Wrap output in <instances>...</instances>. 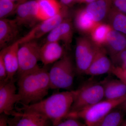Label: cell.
<instances>
[{"label": "cell", "mask_w": 126, "mask_h": 126, "mask_svg": "<svg viewBox=\"0 0 126 126\" xmlns=\"http://www.w3.org/2000/svg\"><path fill=\"white\" fill-rule=\"evenodd\" d=\"M124 113L118 109H115L95 126H120L124 119Z\"/></svg>", "instance_id": "cb8c5ba5"}, {"label": "cell", "mask_w": 126, "mask_h": 126, "mask_svg": "<svg viewBox=\"0 0 126 126\" xmlns=\"http://www.w3.org/2000/svg\"><path fill=\"white\" fill-rule=\"evenodd\" d=\"M117 108L121 110L125 113L126 112V99Z\"/></svg>", "instance_id": "1f68e13d"}, {"label": "cell", "mask_w": 126, "mask_h": 126, "mask_svg": "<svg viewBox=\"0 0 126 126\" xmlns=\"http://www.w3.org/2000/svg\"><path fill=\"white\" fill-rule=\"evenodd\" d=\"M73 36L72 23L66 18L48 34L46 41H62L65 47H69L72 43Z\"/></svg>", "instance_id": "5bb4252c"}, {"label": "cell", "mask_w": 126, "mask_h": 126, "mask_svg": "<svg viewBox=\"0 0 126 126\" xmlns=\"http://www.w3.org/2000/svg\"><path fill=\"white\" fill-rule=\"evenodd\" d=\"M55 126H87L85 123L79 121L78 119L68 118L63 119Z\"/></svg>", "instance_id": "83f0119b"}, {"label": "cell", "mask_w": 126, "mask_h": 126, "mask_svg": "<svg viewBox=\"0 0 126 126\" xmlns=\"http://www.w3.org/2000/svg\"><path fill=\"white\" fill-rule=\"evenodd\" d=\"M113 65L126 69V49L111 58Z\"/></svg>", "instance_id": "484cf974"}, {"label": "cell", "mask_w": 126, "mask_h": 126, "mask_svg": "<svg viewBox=\"0 0 126 126\" xmlns=\"http://www.w3.org/2000/svg\"><path fill=\"white\" fill-rule=\"evenodd\" d=\"M107 54L106 49L102 47H98L92 63L85 74L98 76L110 73L112 64L108 57Z\"/></svg>", "instance_id": "8fae6325"}, {"label": "cell", "mask_w": 126, "mask_h": 126, "mask_svg": "<svg viewBox=\"0 0 126 126\" xmlns=\"http://www.w3.org/2000/svg\"><path fill=\"white\" fill-rule=\"evenodd\" d=\"M20 45L19 39L1 50L3 55L7 77L6 81L14 79V76L19 69L18 50Z\"/></svg>", "instance_id": "7c38bea8"}, {"label": "cell", "mask_w": 126, "mask_h": 126, "mask_svg": "<svg viewBox=\"0 0 126 126\" xmlns=\"http://www.w3.org/2000/svg\"><path fill=\"white\" fill-rule=\"evenodd\" d=\"M18 93L22 105H29L40 101L50 89L49 71L39 66L18 77Z\"/></svg>", "instance_id": "7a4b0ae2"}, {"label": "cell", "mask_w": 126, "mask_h": 126, "mask_svg": "<svg viewBox=\"0 0 126 126\" xmlns=\"http://www.w3.org/2000/svg\"><path fill=\"white\" fill-rule=\"evenodd\" d=\"M74 95V90L57 92L36 103L22 105L21 107L16 108V110L43 115L55 126L65 119L70 112Z\"/></svg>", "instance_id": "6da1fadb"}, {"label": "cell", "mask_w": 126, "mask_h": 126, "mask_svg": "<svg viewBox=\"0 0 126 126\" xmlns=\"http://www.w3.org/2000/svg\"><path fill=\"white\" fill-rule=\"evenodd\" d=\"M15 19L6 18L0 20V48L7 47L16 38L18 34L19 26Z\"/></svg>", "instance_id": "2e32d148"}, {"label": "cell", "mask_w": 126, "mask_h": 126, "mask_svg": "<svg viewBox=\"0 0 126 126\" xmlns=\"http://www.w3.org/2000/svg\"><path fill=\"white\" fill-rule=\"evenodd\" d=\"M74 93L73 102L69 113L79 111L104 98L103 88L100 82L89 81L74 90Z\"/></svg>", "instance_id": "5b68a950"}, {"label": "cell", "mask_w": 126, "mask_h": 126, "mask_svg": "<svg viewBox=\"0 0 126 126\" xmlns=\"http://www.w3.org/2000/svg\"><path fill=\"white\" fill-rule=\"evenodd\" d=\"M74 0H61V2L63 4L65 5L70 4Z\"/></svg>", "instance_id": "d6a6232c"}, {"label": "cell", "mask_w": 126, "mask_h": 126, "mask_svg": "<svg viewBox=\"0 0 126 126\" xmlns=\"http://www.w3.org/2000/svg\"><path fill=\"white\" fill-rule=\"evenodd\" d=\"M15 79L0 82V113L8 115L14 111L15 106L20 97L15 84Z\"/></svg>", "instance_id": "ba28073f"}, {"label": "cell", "mask_w": 126, "mask_h": 126, "mask_svg": "<svg viewBox=\"0 0 126 126\" xmlns=\"http://www.w3.org/2000/svg\"><path fill=\"white\" fill-rule=\"evenodd\" d=\"M75 69L71 57L64 55L53 64L49 71L50 89H69L72 87Z\"/></svg>", "instance_id": "277c9868"}, {"label": "cell", "mask_w": 126, "mask_h": 126, "mask_svg": "<svg viewBox=\"0 0 126 126\" xmlns=\"http://www.w3.org/2000/svg\"><path fill=\"white\" fill-rule=\"evenodd\" d=\"M40 46L35 40L20 44L18 50V77L30 72L39 67Z\"/></svg>", "instance_id": "8992f818"}, {"label": "cell", "mask_w": 126, "mask_h": 126, "mask_svg": "<svg viewBox=\"0 0 126 126\" xmlns=\"http://www.w3.org/2000/svg\"><path fill=\"white\" fill-rule=\"evenodd\" d=\"M112 29L126 36V15L112 7L107 18Z\"/></svg>", "instance_id": "7402d4cb"}, {"label": "cell", "mask_w": 126, "mask_h": 126, "mask_svg": "<svg viewBox=\"0 0 126 126\" xmlns=\"http://www.w3.org/2000/svg\"><path fill=\"white\" fill-rule=\"evenodd\" d=\"M66 14L63 10L62 12L58 15L41 21L35 26L26 35L19 39L20 44L27 41L35 40L46 34L49 33L66 19Z\"/></svg>", "instance_id": "9c48e42d"}, {"label": "cell", "mask_w": 126, "mask_h": 126, "mask_svg": "<svg viewBox=\"0 0 126 126\" xmlns=\"http://www.w3.org/2000/svg\"><path fill=\"white\" fill-rule=\"evenodd\" d=\"M8 115L4 113L0 114V126H11L8 122Z\"/></svg>", "instance_id": "4dcf8cb0"}, {"label": "cell", "mask_w": 126, "mask_h": 126, "mask_svg": "<svg viewBox=\"0 0 126 126\" xmlns=\"http://www.w3.org/2000/svg\"><path fill=\"white\" fill-rule=\"evenodd\" d=\"M105 45L110 58L126 49V36L112 29L109 33Z\"/></svg>", "instance_id": "ffe728a7"}, {"label": "cell", "mask_w": 126, "mask_h": 126, "mask_svg": "<svg viewBox=\"0 0 126 126\" xmlns=\"http://www.w3.org/2000/svg\"><path fill=\"white\" fill-rule=\"evenodd\" d=\"M126 99V94L117 99L103 100L76 112L69 113L65 118L83 120L87 126H95L104 117Z\"/></svg>", "instance_id": "3957f363"}, {"label": "cell", "mask_w": 126, "mask_h": 126, "mask_svg": "<svg viewBox=\"0 0 126 126\" xmlns=\"http://www.w3.org/2000/svg\"><path fill=\"white\" fill-rule=\"evenodd\" d=\"M16 5L14 1L10 0H0V18H5L14 11Z\"/></svg>", "instance_id": "d4e9b609"}, {"label": "cell", "mask_w": 126, "mask_h": 126, "mask_svg": "<svg viewBox=\"0 0 126 126\" xmlns=\"http://www.w3.org/2000/svg\"><path fill=\"white\" fill-rule=\"evenodd\" d=\"M112 6L126 15V1L124 0H111Z\"/></svg>", "instance_id": "f546056e"}, {"label": "cell", "mask_w": 126, "mask_h": 126, "mask_svg": "<svg viewBox=\"0 0 126 126\" xmlns=\"http://www.w3.org/2000/svg\"><path fill=\"white\" fill-rule=\"evenodd\" d=\"M10 0L12 1H14L16 0Z\"/></svg>", "instance_id": "d590c367"}, {"label": "cell", "mask_w": 126, "mask_h": 126, "mask_svg": "<svg viewBox=\"0 0 126 126\" xmlns=\"http://www.w3.org/2000/svg\"><path fill=\"white\" fill-rule=\"evenodd\" d=\"M8 115V122L11 126H53L52 122L43 115L14 110Z\"/></svg>", "instance_id": "30bf717a"}, {"label": "cell", "mask_w": 126, "mask_h": 126, "mask_svg": "<svg viewBox=\"0 0 126 126\" xmlns=\"http://www.w3.org/2000/svg\"><path fill=\"white\" fill-rule=\"evenodd\" d=\"M38 4L37 18L43 21L54 17L63 11L61 4L57 0H36Z\"/></svg>", "instance_id": "d6986e66"}, {"label": "cell", "mask_w": 126, "mask_h": 126, "mask_svg": "<svg viewBox=\"0 0 126 126\" xmlns=\"http://www.w3.org/2000/svg\"><path fill=\"white\" fill-rule=\"evenodd\" d=\"M120 126H126V119H124Z\"/></svg>", "instance_id": "e575fe53"}, {"label": "cell", "mask_w": 126, "mask_h": 126, "mask_svg": "<svg viewBox=\"0 0 126 126\" xmlns=\"http://www.w3.org/2000/svg\"><path fill=\"white\" fill-rule=\"evenodd\" d=\"M112 7L111 0H96L88 4L84 8L96 23H102L107 19Z\"/></svg>", "instance_id": "e0dca14e"}, {"label": "cell", "mask_w": 126, "mask_h": 126, "mask_svg": "<svg viewBox=\"0 0 126 126\" xmlns=\"http://www.w3.org/2000/svg\"><path fill=\"white\" fill-rule=\"evenodd\" d=\"M65 54L59 42L46 41L40 47V61L45 65L54 64Z\"/></svg>", "instance_id": "4fadbf2b"}, {"label": "cell", "mask_w": 126, "mask_h": 126, "mask_svg": "<svg viewBox=\"0 0 126 126\" xmlns=\"http://www.w3.org/2000/svg\"><path fill=\"white\" fill-rule=\"evenodd\" d=\"M99 46L90 39L80 37L77 39L75 52L76 70L79 74H86Z\"/></svg>", "instance_id": "52a82bcc"}, {"label": "cell", "mask_w": 126, "mask_h": 126, "mask_svg": "<svg viewBox=\"0 0 126 126\" xmlns=\"http://www.w3.org/2000/svg\"><path fill=\"white\" fill-rule=\"evenodd\" d=\"M38 4L36 0L30 1L19 5L16 8L15 19L19 25H30L38 20L37 18Z\"/></svg>", "instance_id": "9a60e30c"}, {"label": "cell", "mask_w": 126, "mask_h": 126, "mask_svg": "<svg viewBox=\"0 0 126 126\" xmlns=\"http://www.w3.org/2000/svg\"><path fill=\"white\" fill-rule=\"evenodd\" d=\"M97 23L84 8L78 11L75 16V26L78 31L83 33L90 34Z\"/></svg>", "instance_id": "44dd1931"}, {"label": "cell", "mask_w": 126, "mask_h": 126, "mask_svg": "<svg viewBox=\"0 0 126 126\" xmlns=\"http://www.w3.org/2000/svg\"><path fill=\"white\" fill-rule=\"evenodd\" d=\"M112 28L109 24L97 23L90 33V39L97 46L105 45L107 38Z\"/></svg>", "instance_id": "603a6c76"}, {"label": "cell", "mask_w": 126, "mask_h": 126, "mask_svg": "<svg viewBox=\"0 0 126 126\" xmlns=\"http://www.w3.org/2000/svg\"><path fill=\"white\" fill-rule=\"evenodd\" d=\"M110 73L126 85V69L113 65Z\"/></svg>", "instance_id": "4316f807"}, {"label": "cell", "mask_w": 126, "mask_h": 126, "mask_svg": "<svg viewBox=\"0 0 126 126\" xmlns=\"http://www.w3.org/2000/svg\"><path fill=\"white\" fill-rule=\"evenodd\" d=\"M7 74L6 67L2 53H0V82H4L7 79Z\"/></svg>", "instance_id": "f1b7e54d"}, {"label": "cell", "mask_w": 126, "mask_h": 126, "mask_svg": "<svg viewBox=\"0 0 126 126\" xmlns=\"http://www.w3.org/2000/svg\"><path fill=\"white\" fill-rule=\"evenodd\" d=\"M78 1H79V2H86L88 4L91 3V2L95 1L96 0H76Z\"/></svg>", "instance_id": "836d02e7"}, {"label": "cell", "mask_w": 126, "mask_h": 126, "mask_svg": "<svg viewBox=\"0 0 126 126\" xmlns=\"http://www.w3.org/2000/svg\"><path fill=\"white\" fill-rule=\"evenodd\" d=\"M124 1H126V0H124Z\"/></svg>", "instance_id": "8d00e7d4"}, {"label": "cell", "mask_w": 126, "mask_h": 126, "mask_svg": "<svg viewBox=\"0 0 126 126\" xmlns=\"http://www.w3.org/2000/svg\"><path fill=\"white\" fill-rule=\"evenodd\" d=\"M100 82L105 99H117L126 94V85L119 79L106 78Z\"/></svg>", "instance_id": "ac0fdd59"}]
</instances>
